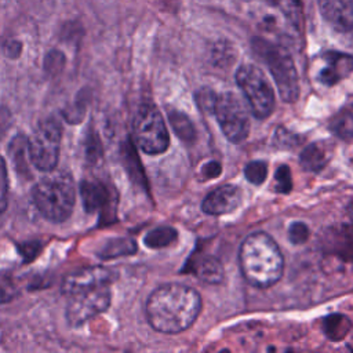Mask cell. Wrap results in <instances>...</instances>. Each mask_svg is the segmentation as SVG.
<instances>
[{
    "instance_id": "obj_25",
    "label": "cell",
    "mask_w": 353,
    "mask_h": 353,
    "mask_svg": "<svg viewBox=\"0 0 353 353\" xmlns=\"http://www.w3.org/2000/svg\"><path fill=\"white\" fill-rule=\"evenodd\" d=\"M276 179V190L280 193H288L292 189V178L291 171L287 165H280L274 174Z\"/></svg>"
},
{
    "instance_id": "obj_14",
    "label": "cell",
    "mask_w": 353,
    "mask_h": 353,
    "mask_svg": "<svg viewBox=\"0 0 353 353\" xmlns=\"http://www.w3.org/2000/svg\"><path fill=\"white\" fill-rule=\"evenodd\" d=\"M83 207L87 212H97L105 210L110 204L109 188L97 179H83L79 185Z\"/></svg>"
},
{
    "instance_id": "obj_1",
    "label": "cell",
    "mask_w": 353,
    "mask_h": 353,
    "mask_svg": "<svg viewBox=\"0 0 353 353\" xmlns=\"http://www.w3.org/2000/svg\"><path fill=\"white\" fill-rule=\"evenodd\" d=\"M200 310V294L179 283L157 287L146 302L149 324L163 334H179L188 330L196 321Z\"/></svg>"
},
{
    "instance_id": "obj_28",
    "label": "cell",
    "mask_w": 353,
    "mask_h": 353,
    "mask_svg": "<svg viewBox=\"0 0 353 353\" xmlns=\"http://www.w3.org/2000/svg\"><path fill=\"white\" fill-rule=\"evenodd\" d=\"M41 247L43 245L40 241H29V243H23L22 245H19V252L23 256V261L29 262L36 258V255L40 252Z\"/></svg>"
},
{
    "instance_id": "obj_15",
    "label": "cell",
    "mask_w": 353,
    "mask_h": 353,
    "mask_svg": "<svg viewBox=\"0 0 353 353\" xmlns=\"http://www.w3.org/2000/svg\"><path fill=\"white\" fill-rule=\"evenodd\" d=\"M192 273L204 283L218 284L223 280V266L219 259L211 255H197L189 263Z\"/></svg>"
},
{
    "instance_id": "obj_16",
    "label": "cell",
    "mask_w": 353,
    "mask_h": 353,
    "mask_svg": "<svg viewBox=\"0 0 353 353\" xmlns=\"http://www.w3.org/2000/svg\"><path fill=\"white\" fill-rule=\"evenodd\" d=\"M8 154H10V159L12 161V165L17 170V172L22 176L30 178L29 139L23 135L14 137V139L10 142V146H8Z\"/></svg>"
},
{
    "instance_id": "obj_21",
    "label": "cell",
    "mask_w": 353,
    "mask_h": 353,
    "mask_svg": "<svg viewBox=\"0 0 353 353\" xmlns=\"http://www.w3.org/2000/svg\"><path fill=\"white\" fill-rule=\"evenodd\" d=\"M350 323L342 314H331L324 321V332L331 339H342L349 331Z\"/></svg>"
},
{
    "instance_id": "obj_27",
    "label": "cell",
    "mask_w": 353,
    "mask_h": 353,
    "mask_svg": "<svg viewBox=\"0 0 353 353\" xmlns=\"http://www.w3.org/2000/svg\"><path fill=\"white\" fill-rule=\"evenodd\" d=\"M8 197V175H7V164L4 159L0 156V214L7 208Z\"/></svg>"
},
{
    "instance_id": "obj_10",
    "label": "cell",
    "mask_w": 353,
    "mask_h": 353,
    "mask_svg": "<svg viewBox=\"0 0 353 353\" xmlns=\"http://www.w3.org/2000/svg\"><path fill=\"white\" fill-rule=\"evenodd\" d=\"M116 279V273L103 266H90L79 269L63 279L62 283V294L73 295L80 291H85L90 288L109 285Z\"/></svg>"
},
{
    "instance_id": "obj_22",
    "label": "cell",
    "mask_w": 353,
    "mask_h": 353,
    "mask_svg": "<svg viewBox=\"0 0 353 353\" xmlns=\"http://www.w3.org/2000/svg\"><path fill=\"white\" fill-rule=\"evenodd\" d=\"M331 130L339 138H353V113L347 110L338 113L331 121Z\"/></svg>"
},
{
    "instance_id": "obj_5",
    "label": "cell",
    "mask_w": 353,
    "mask_h": 353,
    "mask_svg": "<svg viewBox=\"0 0 353 353\" xmlns=\"http://www.w3.org/2000/svg\"><path fill=\"white\" fill-rule=\"evenodd\" d=\"M236 83L256 119H266L274 109V92L265 73L255 65H243L236 73Z\"/></svg>"
},
{
    "instance_id": "obj_7",
    "label": "cell",
    "mask_w": 353,
    "mask_h": 353,
    "mask_svg": "<svg viewBox=\"0 0 353 353\" xmlns=\"http://www.w3.org/2000/svg\"><path fill=\"white\" fill-rule=\"evenodd\" d=\"M62 127L54 117L41 121L29 139V156L32 164L44 172L52 171L59 159Z\"/></svg>"
},
{
    "instance_id": "obj_23",
    "label": "cell",
    "mask_w": 353,
    "mask_h": 353,
    "mask_svg": "<svg viewBox=\"0 0 353 353\" xmlns=\"http://www.w3.org/2000/svg\"><path fill=\"white\" fill-rule=\"evenodd\" d=\"M244 175L252 185H262L268 176V164L261 160L250 161L244 168Z\"/></svg>"
},
{
    "instance_id": "obj_26",
    "label": "cell",
    "mask_w": 353,
    "mask_h": 353,
    "mask_svg": "<svg viewBox=\"0 0 353 353\" xmlns=\"http://www.w3.org/2000/svg\"><path fill=\"white\" fill-rule=\"evenodd\" d=\"M309 228L303 222H294L288 229V240L292 244H303L309 239Z\"/></svg>"
},
{
    "instance_id": "obj_24",
    "label": "cell",
    "mask_w": 353,
    "mask_h": 353,
    "mask_svg": "<svg viewBox=\"0 0 353 353\" xmlns=\"http://www.w3.org/2000/svg\"><path fill=\"white\" fill-rule=\"evenodd\" d=\"M218 94L210 88H201L196 92V102L203 112L212 113Z\"/></svg>"
},
{
    "instance_id": "obj_2",
    "label": "cell",
    "mask_w": 353,
    "mask_h": 353,
    "mask_svg": "<svg viewBox=\"0 0 353 353\" xmlns=\"http://www.w3.org/2000/svg\"><path fill=\"white\" fill-rule=\"evenodd\" d=\"M239 263L244 279L258 288L276 284L284 269V258L277 243L263 232L251 233L244 239L239 251Z\"/></svg>"
},
{
    "instance_id": "obj_11",
    "label": "cell",
    "mask_w": 353,
    "mask_h": 353,
    "mask_svg": "<svg viewBox=\"0 0 353 353\" xmlns=\"http://www.w3.org/2000/svg\"><path fill=\"white\" fill-rule=\"evenodd\" d=\"M243 199L241 189L236 185H223L210 192L203 203L201 210L210 215H223L236 210Z\"/></svg>"
},
{
    "instance_id": "obj_17",
    "label": "cell",
    "mask_w": 353,
    "mask_h": 353,
    "mask_svg": "<svg viewBox=\"0 0 353 353\" xmlns=\"http://www.w3.org/2000/svg\"><path fill=\"white\" fill-rule=\"evenodd\" d=\"M299 161L306 171L317 172L327 163V152L320 143H310L301 153Z\"/></svg>"
},
{
    "instance_id": "obj_9",
    "label": "cell",
    "mask_w": 353,
    "mask_h": 353,
    "mask_svg": "<svg viewBox=\"0 0 353 353\" xmlns=\"http://www.w3.org/2000/svg\"><path fill=\"white\" fill-rule=\"evenodd\" d=\"M70 296L66 306V320L72 327H79L105 312L112 301L109 285L90 288Z\"/></svg>"
},
{
    "instance_id": "obj_18",
    "label": "cell",
    "mask_w": 353,
    "mask_h": 353,
    "mask_svg": "<svg viewBox=\"0 0 353 353\" xmlns=\"http://www.w3.org/2000/svg\"><path fill=\"white\" fill-rule=\"evenodd\" d=\"M137 251V244L131 239H112L99 251L98 256L102 259H113L123 255H131Z\"/></svg>"
},
{
    "instance_id": "obj_31",
    "label": "cell",
    "mask_w": 353,
    "mask_h": 353,
    "mask_svg": "<svg viewBox=\"0 0 353 353\" xmlns=\"http://www.w3.org/2000/svg\"><path fill=\"white\" fill-rule=\"evenodd\" d=\"M6 52L8 57H17L21 52V44L17 41H11L6 47Z\"/></svg>"
},
{
    "instance_id": "obj_12",
    "label": "cell",
    "mask_w": 353,
    "mask_h": 353,
    "mask_svg": "<svg viewBox=\"0 0 353 353\" xmlns=\"http://www.w3.org/2000/svg\"><path fill=\"white\" fill-rule=\"evenodd\" d=\"M324 19L338 32L353 29V0H319Z\"/></svg>"
},
{
    "instance_id": "obj_8",
    "label": "cell",
    "mask_w": 353,
    "mask_h": 353,
    "mask_svg": "<svg viewBox=\"0 0 353 353\" xmlns=\"http://www.w3.org/2000/svg\"><path fill=\"white\" fill-rule=\"evenodd\" d=\"M223 135L233 143H241L250 134L248 112L241 99L233 92L218 94L212 112Z\"/></svg>"
},
{
    "instance_id": "obj_32",
    "label": "cell",
    "mask_w": 353,
    "mask_h": 353,
    "mask_svg": "<svg viewBox=\"0 0 353 353\" xmlns=\"http://www.w3.org/2000/svg\"><path fill=\"white\" fill-rule=\"evenodd\" d=\"M10 298L11 296L8 294H6V291L3 288H0V303H4L7 301H10Z\"/></svg>"
},
{
    "instance_id": "obj_30",
    "label": "cell",
    "mask_w": 353,
    "mask_h": 353,
    "mask_svg": "<svg viewBox=\"0 0 353 353\" xmlns=\"http://www.w3.org/2000/svg\"><path fill=\"white\" fill-rule=\"evenodd\" d=\"M201 172L205 179H212V178H216L222 172V167L218 161L212 160V161H208L204 164Z\"/></svg>"
},
{
    "instance_id": "obj_4",
    "label": "cell",
    "mask_w": 353,
    "mask_h": 353,
    "mask_svg": "<svg viewBox=\"0 0 353 353\" xmlns=\"http://www.w3.org/2000/svg\"><path fill=\"white\" fill-rule=\"evenodd\" d=\"M252 50L268 66L279 95L285 102H294L299 97V80L290 52L280 44L256 37L252 40Z\"/></svg>"
},
{
    "instance_id": "obj_6",
    "label": "cell",
    "mask_w": 353,
    "mask_h": 353,
    "mask_svg": "<svg viewBox=\"0 0 353 353\" xmlns=\"http://www.w3.org/2000/svg\"><path fill=\"white\" fill-rule=\"evenodd\" d=\"M134 139L148 154H160L170 146L165 121L156 106L146 103L139 108L134 119Z\"/></svg>"
},
{
    "instance_id": "obj_3",
    "label": "cell",
    "mask_w": 353,
    "mask_h": 353,
    "mask_svg": "<svg viewBox=\"0 0 353 353\" xmlns=\"http://www.w3.org/2000/svg\"><path fill=\"white\" fill-rule=\"evenodd\" d=\"M33 203L39 212L52 222L68 219L76 203L73 178L63 172H55L40 179L32 192Z\"/></svg>"
},
{
    "instance_id": "obj_19",
    "label": "cell",
    "mask_w": 353,
    "mask_h": 353,
    "mask_svg": "<svg viewBox=\"0 0 353 353\" xmlns=\"http://www.w3.org/2000/svg\"><path fill=\"white\" fill-rule=\"evenodd\" d=\"M168 119H170L172 130L175 131L176 137L179 139H182L188 143L194 141V137H196L194 125H193L192 120L185 113H181L178 110H170Z\"/></svg>"
},
{
    "instance_id": "obj_33",
    "label": "cell",
    "mask_w": 353,
    "mask_h": 353,
    "mask_svg": "<svg viewBox=\"0 0 353 353\" xmlns=\"http://www.w3.org/2000/svg\"><path fill=\"white\" fill-rule=\"evenodd\" d=\"M349 216H350V221H352V223H353V201L349 204Z\"/></svg>"
},
{
    "instance_id": "obj_13",
    "label": "cell",
    "mask_w": 353,
    "mask_h": 353,
    "mask_svg": "<svg viewBox=\"0 0 353 353\" xmlns=\"http://www.w3.org/2000/svg\"><path fill=\"white\" fill-rule=\"evenodd\" d=\"M324 66L319 72L317 79L324 85H334L353 70V57L342 52L328 51L323 55Z\"/></svg>"
},
{
    "instance_id": "obj_20",
    "label": "cell",
    "mask_w": 353,
    "mask_h": 353,
    "mask_svg": "<svg viewBox=\"0 0 353 353\" xmlns=\"http://www.w3.org/2000/svg\"><path fill=\"white\" fill-rule=\"evenodd\" d=\"M176 239V230L170 226H160L150 230L145 237L143 243L149 248H163L174 243Z\"/></svg>"
},
{
    "instance_id": "obj_29",
    "label": "cell",
    "mask_w": 353,
    "mask_h": 353,
    "mask_svg": "<svg viewBox=\"0 0 353 353\" xmlns=\"http://www.w3.org/2000/svg\"><path fill=\"white\" fill-rule=\"evenodd\" d=\"M101 142L95 135H90L87 141V157L90 160H97L101 156Z\"/></svg>"
}]
</instances>
